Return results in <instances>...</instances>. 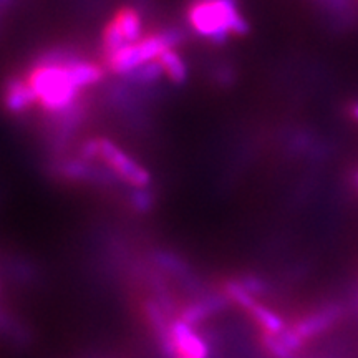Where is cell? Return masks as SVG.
<instances>
[{
	"instance_id": "cell-1",
	"label": "cell",
	"mask_w": 358,
	"mask_h": 358,
	"mask_svg": "<svg viewBox=\"0 0 358 358\" xmlns=\"http://www.w3.org/2000/svg\"><path fill=\"white\" fill-rule=\"evenodd\" d=\"M29 82L37 93L38 105L52 113H58L75 105L82 92L71 82L64 66L57 65L34 66L29 75Z\"/></svg>"
},
{
	"instance_id": "cell-2",
	"label": "cell",
	"mask_w": 358,
	"mask_h": 358,
	"mask_svg": "<svg viewBox=\"0 0 358 358\" xmlns=\"http://www.w3.org/2000/svg\"><path fill=\"white\" fill-rule=\"evenodd\" d=\"M83 151L85 156H88V158H100L105 161L106 166H108L111 171L118 174L123 181L129 182V185L145 186L148 179H150L146 169H143L140 164L134 163L124 151L120 150V148L110 140L98 138V140L88 141L87 145H85Z\"/></svg>"
},
{
	"instance_id": "cell-3",
	"label": "cell",
	"mask_w": 358,
	"mask_h": 358,
	"mask_svg": "<svg viewBox=\"0 0 358 358\" xmlns=\"http://www.w3.org/2000/svg\"><path fill=\"white\" fill-rule=\"evenodd\" d=\"M37 105L38 96L29 78L13 77L7 80L2 90V106L8 113L22 115Z\"/></svg>"
},
{
	"instance_id": "cell-4",
	"label": "cell",
	"mask_w": 358,
	"mask_h": 358,
	"mask_svg": "<svg viewBox=\"0 0 358 358\" xmlns=\"http://www.w3.org/2000/svg\"><path fill=\"white\" fill-rule=\"evenodd\" d=\"M338 317L340 310L337 307L324 308V310L312 313V315L306 317L302 322H299L292 332L297 335V338L301 340V342H303V340L317 337V335L329 329Z\"/></svg>"
},
{
	"instance_id": "cell-5",
	"label": "cell",
	"mask_w": 358,
	"mask_h": 358,
	"mask_svg": "<svg viewBox=\"0 0 358 358\" xmlns=\"http://www.w3.org/2000/svg\"><path fill=\"white\" fill-rule=\"evenodd\" d=\"M64 69L69 73L71 82L77 85L80 90L98 85L106 75V66L93 64V62L85 60V58H77V60L64 65Z\"/></svg>"
},
{
	"instance_id": "cell-6",
	"label": "cell",
	"mask_w": 358,
	"mask_h": 358,
	"mask_svg": "<svg viewBox=\"0 0 358 358\" xmlns=\"http://www.w3.org/2000/svg\"><path fill=\"white\" fill-rule=\"evenodd\" d=\"M171 347L176 358H204L203 343L185 325H178L171 332Z\"/></svg>"
},
{
	"instance_id": "cell-7",
	"label": "cell",
	"mask_w": 358,
	"mask_h": 358,
	"mask_svg": "<svg viewBox=\"0 0 358 358\" xmlns=\"http://www.w3.org/2000/svg\"><path fill=\"white\" fill-rule=\"evenodd\" d=\"M156 60H158V64L164 71V77H166L169 82L174 85L186 83L187 77H189V70H187L185 58L179 55L176 48L164 50Z\"/></svg>"
},
{
	"instance_id": "cell-8",
	"label": "cell",
	"mask_w": 358,
	"mask_h": 358,
	"mask_svg": "<svg viewBox=\"0 0 358 358\" xmlns=\"http://www.w3.org/2000/svg\"><path fill=\"white\" fill-rule=\"evenodd\" d=\"M120 25L128 43H136L143 38V20L141 15L133 7H122L113 17Z\"/></svg>"
},
{
	"instance_id": "cell-9",
	"label": "cell",
	"mask_w": 358,
	"mask_h": 358,
	"mask_svg": "<svg viewBox=\"0 0 358 358\" xmlns=\"http://www.w3.org/2000/svg\"><path fill=\"white\" fill-rule=\"evenodd\" d=\"M127 45L128 42L124 38L122 29H120V25L116 24L115 19H111L105 29H103L101 35V50L103 55H105V60H108V58L113 57L116 52H120Z\"/></svg>"
},
{
	"instance_id": "cell-10",
	"label": "cell",
	"mask_w": 358,
	"mask_h": 358,
	"mask_svg": "<svg viewBox=\"0 0 358 358\" xmlns=\"http://www.w3.org/2000/svg\"><path fill=\"white\" fill-rule=\"evenodd\" d=\"M164 77V71L161 69V65L158 64V60L148 62V64L138 66L136 70H133L131 73H128L127 80L134 83V85H141V87H151V85L158 83L161 78Z\"/></svg>"
},
{
	"instance_id": "cell-11",
	"label": "cell",
	"mask_w": 358,
	"mask_h": 358,
	"mask_svg": "<svg viewBox=\"0 0 358 358\" xmlns=\"http://www.w3.org/2000/svg\"><path fill=\"white\" fill-rule=\"evenodd\" d=\"M216 80L219 82V85H222V87H227L232 80H234V75H232V71L229 69H226V66H222V69L216 70Z\"/></svg>"
},
{
	"instance_id": "cell-12",
	"label": "cell",
	"mask_w": 358,
	"mask_h": 358,
	"mask_svg": "<svg viewBox=\"0 0 358 358\" xmlns=\"http://www.w3.org/2000/svg\"><path fill=\"white\" fill-rule=\"evenodd\" d=\"M350 115H352L353 120H357V122H358V101L353 103V105L350 106Z\"/></svg>"
},
{
	"instance_id": "cell-13",
	"label": "cell",
	"mask_w": 358,
	"mask_h": 358,
	"mask_svg": "<svg viewBox=\"0 0 358 358\" xmlns=\"http://www.w3.org/2000/svg\"><path fill=\"white\" fill-rule=\"evenodd\" d=\"M353 182H355V186L358 187V171L353 174Z\"/></svg>"
}]
</instances>
